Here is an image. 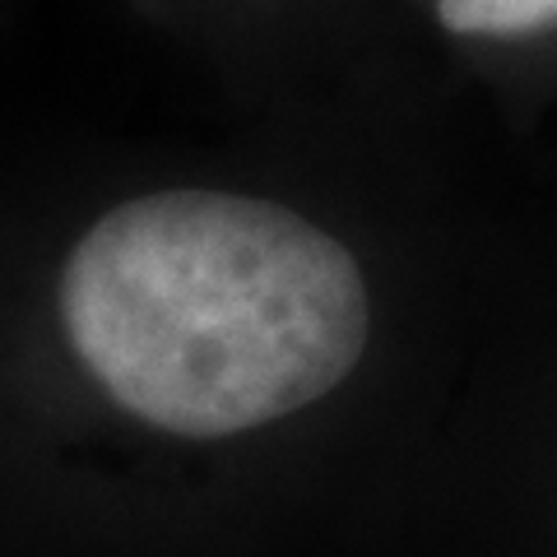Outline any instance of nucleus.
<instances>
[{
	"mask_svg": "<svg viewBox=\"0 0 557 557\" xmlns=\"http://www.w3.org/2000/svg\"><path fill=\"white\" fill-rule=\"evenodd\" d=\"M57 293L89 376L172 437H237L317 405L372 330L368 278L335 233L214 186L108 209L70 247Z\"/></svg>",
	"mask_w": 557,
	"mask_h": 557,
	"instance_id": "nucleus-1",
	"label": "nucleus"
},
{
	"mask_svg": "<svg viewBox=\"0 0 557 557\" xmlns=\"http://www.w3.org/2000/svg\"><path fill=\"white\" fill-rule=\"evenodd\" d=\"M437 20L465 38H520L557 24V0H437Z\"/></svg>",
	"mask_w": 557,
	"mask_h": 557,
	"instance_id": "nucleus-2",
	"label": "nucleus"
}]
</instances>
